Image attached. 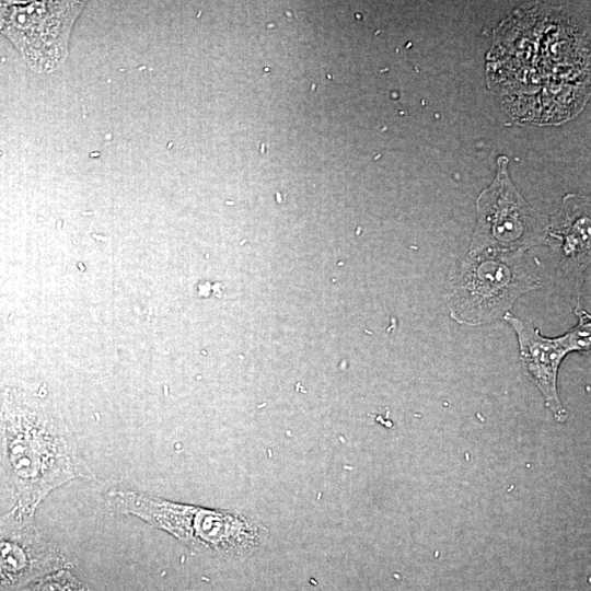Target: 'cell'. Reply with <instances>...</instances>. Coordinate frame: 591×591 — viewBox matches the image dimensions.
<instances>
[{"instance_id":"6da1fadb","label":"cell","mask_w":591,"mask_h":591,"mask_svg":"<svg viewBox=\"0 0 591 591\" xmlns=\"http://www.w3.org/2000/svg\"><path fill=\"white\" fill-rule=\"evenodd\" d=\"M0 470L13 500L10 510L25 518H34L62 485L97 482L53 406L14 386L0 389Z\"/></svg>"},{"instance_id":"7a4b0ae2","label":"cell","mask_w":591,"mask_h":591,"mask_svg":"<svg viewBox=\"0 0 591 591\" xmlns=\"http://www.w3.org/2000/svg\"><path fill=\"white\" fill-rule=\"evenodd\" d=\"M115 513L134 515L198 549L232 553L259 544L260 528L243 514L170 501L146 493L114 488L105 494Z\"/></svg>"},{"instance_id":"3957f363","label":"cell","mask_w":591,"mask_h":591,"mask_svg":"<svg viewBox=\"0 0 591 591\" xmlns=\"http://www.w3.org/2000/svg\"><path fill=\"white\" fill-rule=\"evenodd\" d=\"M450 311L463 324L480 325L503 317L513 302L538 281L517 253H471L451 276Z\"/></svg>"},{"instance_id":"277c9868","label":"cell","mask_w":591,"mask_h":591,"mask_svg":"<svg viewBox=\"0 0 591 591\" xmlns=\"http://www.w3.org/2000/svg\"><path fill=\"white\" fill-rule=\"evenodd\" d=\"M1 5L0 28L38 72L57 69L68 54L69 34L83 2L44 1Z\"/></svg>"},{"instance_id":"5b68a950","label":"cell","mask_w":591,"mask_h":591,"mask_svg":"<svg viewBox=\"0 0 591 591\" xmlns=\"http://www.w3.org/2000/svg\"><path fill=\"white\" fill-rule=\"evenodd\" d=\"M546 218L531 208L514 190L505 172L478 199V222L471 253L511 254L541 243Z\"/></svg>"},{"instance_id":"8992f818","label":"cell","mask_w":591,"mask_h":591,"mask_svg":"<svg viewBox=\"0 0 591 591\" xmlns=\"http://www.w3.org/2000/svg\"><path fill=\"white\" fill-rule=\"evenodd\" d=\"M67 564L63 552L39 531L34 518L12 510L0 515V591H26Z\"/></svg>"},{"instance_id":"52a82bcc","label":"cell","mask_w":591,"mask_h":591,"mask_svg":"<svg viewBox=\"0 0 591 591\" xmlns=\"http://www.w3.org/2000/svg\"><path fill=\"white\" fill-rule=\"evenodd\" d=\"M503 318L517 334L520 358L526 374L541 391L545 406L552 410L555 420L564 422L567 413L557 394V373L563 359L569 352L589 349V315L580 313L579 324L556 338L542 336L532 324L513 316L510 312Z\"/></svg>"},{"instance_id":"ba28073f","label":"cell","mask_w":591,"mask_h":591,"mask_svg":"<svg viewBox=\"0 0 591 591\" xmlns=\"http://www.w3.org/2000/svg\"><path fill=\"white\" fill-rule=\"evenodd\" d=\"M26 591H88L86 587L67 568L55 570L35 583Z\"/></svg>"}]
</instances>
